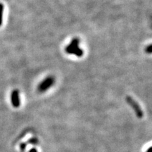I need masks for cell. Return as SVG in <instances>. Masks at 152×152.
<instances>
[{"instance_id":"cell-6","label":"cell","mask_w":152,"mask_h":152,"mask_svg":"<svg viewBox=\"0 0 152 152\" xmlns=\"http://www.w3.org/2000/svg\"><path fill=\"white\" fill-rule=\"evenodd\" d=\"M151 47H152V45L150 44V45H149L148 46L146 47L145 49H144V51H145L146 53L147 54H151L152 50H151Z\"/></svg>"},{"instance_id":"cell-5","label":"cell","mask_w":152,"mask_h":152,"mask_svg":"<svg viewBox=\"0 0 152 152\" xmlns=\"http://www.w3.org/2000/svg\"><path fill=\"white\" fill-rule=\"evenodd\" d=\"M3 11H4V6L2 4H0V26L2 24Z\"/></svg>"},{"instance_id":"cell-8","label":"cell","mask_w":152,"mask_h":152,"mask_svg":"<svg viewBox=\"0 0 152 152\" xmlns=\"http://www.w3.org/2000/svg\"><path fill=\"white\" fill-rule=\"evenodd\" d=\"M20 150H21L22 151H24L25 149H26V143H21L20 145Z\"/></svg>"},{"instance_id":"cell-10","label":"cell","mask_w":152,"mask_h":152,"mask_svg":"<svg viewBox=\"0 0 152 152\" xmlns=\"http://www.w3.org/2000/svg\"><path fill=\"white\" fill-rule=\"evenodd\" d=\"M151 149H152L151 147H149V148L148 149V150L147 151V152H151Z\"/></svg>"},{"instance_id":"cell-1","label":"cell","mask_w":152,"mask_h":152,"mask_svg":"<svg viewBox=\"0 0 152 152\" xmlns=\"http://www.w3.org/2000/svg\"><path fill=\"white\" fill-rule=\"evenodd\" d=\"M79 43H80V39H79L78 38H73V39L71 40V43H70L68 46L66 47V52L67 54H75L78 57L83 56L84 52H83V49H80V47H78Z\"/></svg>"},{"instance_id":"cell-2","label":"cell","mask_w":152,"mask_h":152,"mask_svg":"<svg viewBox=\"0 0 152 152\" xmlns=\"http://www.w3.org/2000/svg\"><path fill=\"white\" fill-rule=\"evenodd\" d=\"M55 83V78L53 76H49L46 77L40 84L38 85L37 90L39 92H45L49 88L54 85Z\"/></svg>"},{"instance_id":"cell-3","label":"cell","mask_w":152,"mask_h":152,"mask_svg":"<svg viewBox=\"0 0 152 152\" xmlns=\"http://www.w3.org/2000/svg\"><path fill=\"white\" fill-rule=\"evenodd\" d=\"M126 102H127V103H128V104H129L130 106L132 108L134 111L135 112L136 115H137L139 118H142L143 115H144V113H143L142 109H141L140 105L137 103V102L134 101L130 96H127Z\"/></svg>"},{"instance_id":"cell-9","label":"cell","mask_w":152,"mask_h":152,"mask_svg":"<svg viewBox=\"0 0 152 152\" xmlns=\"http://www.w3.org/2000/svg\"><path fill=\"white\" fill-rule=\"evenodd\" d=\"M29 152H37V150L35 148H33L29 151Z\"/></svg>"},{"instance_id":"cell-7","label":"cell","mask_w":152,"mask_h":152,"mask_svg":"<svg viewBox=\"0 0 152 152\" xmlns=\"http://www.w3.org/2000/svg\"><path fill=\"white\" fill-rule=\"evenodd\" d=\"M28 142L29 144H38V140L37 138H32V139H30V140H29Z\"/></svg>"},{"instance_id":"cell-4","label":"cell","mask_w":152,"mask_h":152,"mask_svg":"<svg viewBox=\"0 0 152 152\" xmlns=\"http://www.w3.org/2000/svg\"><path fill=\"white\" fill-rule=\"evenodd\" d=\"M11 101L14 108H18L20 106V100L18 90H14L12 91L11 94Z\"/></svg>"}]
</instances>
